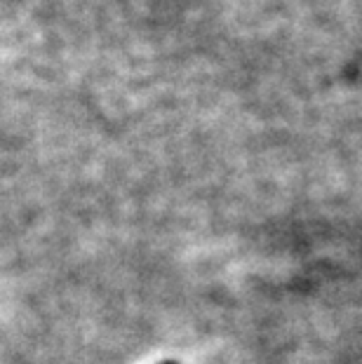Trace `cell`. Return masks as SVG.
Here are the masks:
<instances>
[{"mask_svg": "<svg viewBox=\"0 0 362 364\" xmlns=\"http://www.w3.org/2000/svg\"><path fill=\"white\" fill-rule=\"evenodd\" d=\"M165 364H176V362H165Z\"/></svg>", "mask_w": 362, "mask_h": 364, "instance_id": "cell-1", "label": "cell"}]
</instances>
